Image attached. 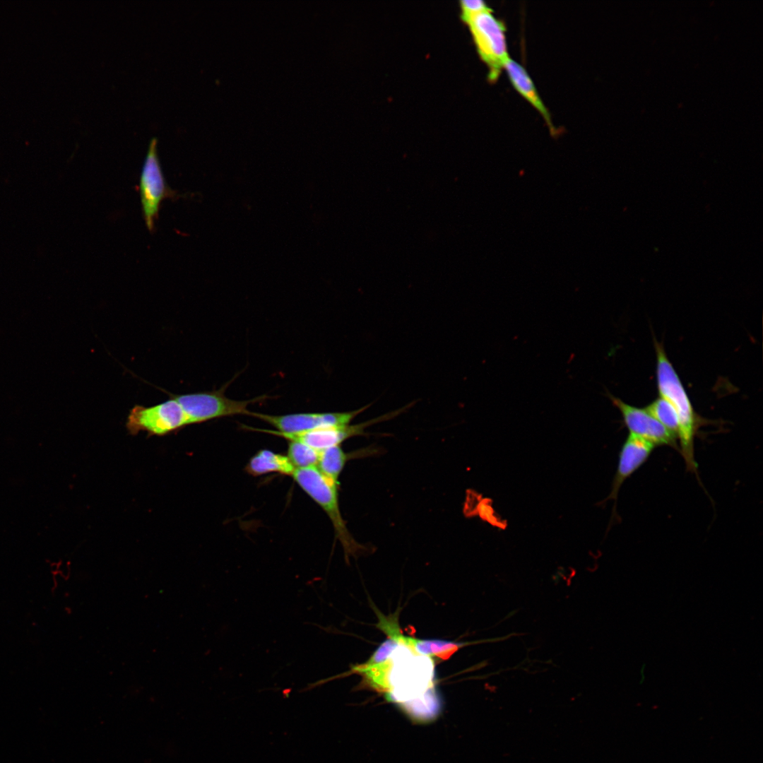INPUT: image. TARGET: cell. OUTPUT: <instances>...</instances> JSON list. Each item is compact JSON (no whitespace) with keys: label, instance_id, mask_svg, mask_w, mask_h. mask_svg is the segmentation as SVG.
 Instances as JSON below:
<instances>
[{"label":"cell","instance_id":"obj_1","mask_svg":"<svg viewBox=\"0 0 763 763\" xmlns=\"http://www.w3.org/2000/svg\"><path fill=\"white\" fill-rule=\"evenodd\" d=\"M384 670L382 691L389 702L396 703L417 719L429 720L437 715L441 701L431 657L399 642L384 661Z\"/></svg>","mask_w":763,"mask_h":763},{"label":"cell","instance_id":"obj_2","mask_svg":"<svg viewBox=\"0 0 763 763\" xmlns=\"http://www.w3.org/2000/svg\"><path fill=\"white\" fill-rule=\"evenodd\" d=\"M656 353V378L660 397L666 400L675 409L679 421L677 439L688 471L697 473L694 458V438L699 419L679 376L667 357L660 343L655 341Z\"/></svg>","mask_w":763,"mask_h":763},{"label":"cell","instance_id":"obj_3","mask_svg":"<svg viewBox=\"0 0 763 763\" xmlns=\"http://www.w3.org/2000/svg\"><path fill=\"white\" fill-rule=\"evenodd\" d=\"M292 477L326 512L346 558L362 549V545L354 539L342 517L338 502V485L326 478L317 467L295 469Z\"/></svg>","mask_w":763,"mask_h":763},{"label":"cell","instance_id":"obj_4","mask_svg":"<svg viewBox=\"0 0 763 763\" xmlns=\"http://www.w3.org/2000/svg\"><path fill=\"white\" fill-rule=\"evenodd\" d=\"M472 37L481 61L487 68V78L497 81L510 58L504 23L491 8L474 15L463 21Z\"/></svg>","mask_w":763,"mask_h":763},{"label":"cell","instance_id":"obj_5","mask_svg":"<svg viewBox=\"0 0 763 763\" xmlns=\"http://www.w3.org/2000/svg\"><path fill=\"white\" fill-rule=\"evenodd\" d=\"M225 387L211 391L179 395L170 393L168 394L181 406L189 425L201 423L226 416L248 415L250 411L247 408L249 405L267 398L266 396H263L244 401L231 399L225 395Z\"/></svg>","mask_w":763,"mask_h":763},{"label":"cell","instance_id":"obj_6","mask_svg":"<svg viewBox=\"0 0 763 763\" xmlns=\"http://www.w3.org/2000/svg\"><path fill=\"white\" fill-rule=\"evenodd\" d=\"M157 138H151L139 179V194L146 226L153 232L162 202L165 199L176 198L165 179L157 153Z\"/></svg>","mask_w":763,"mask_h":763},{"label":"cell","instance_id":"obj_7","mask_svg":"<svg viewBox=\"0 0 763 763\" xmlns=\"http://www.w3.org/2000/svg\"><path fill=\"white\" fill-rule=\"evenodd\" d=\"M152 406L135 405L129 411L126 427L136 435L146 432L148 435L164 436L189 425L188 418L174 398Z\"/></svg>","mask_w":763,"mask_h":763},{"label":"cell","instance_id":"obj_8","mask_svg":"<svg viewBox=\"0 0 763 763\" xmlns=\"http://www.w3.org/2000/svg\"><path fill=\"white\" fill-rule=\"evenodd\" d=\"M368 404L348 412L303 413L287 415H268L249 411L248 415L258 418L283 433H300L319 428L349 425L357 415L368 408Z\"/></svg>","mask_w":763,"mask_h":763},{"label":"cell","instance_id":"obj_9","mask_svg":"<svg viewBox=\"0 0 763 763\" xmlns=\"http://www.w3.org/2000/svg\"><path fill=\"white\" fill-rule=\"evenodd\" d=\"M408 406L389 413L378 418L361 422L357 425H347L343 426H334L319 428L300 433H283L275 430L257 429L248 426H242L245 429L258 432H262L287 440H297L301 442L317 451H321L329 447L341 445L346 439L358 435L365 434V430L379 422H383L391 418H394L407 409Z\"/></svg>","mask_w":763,"mask_h":763},{"label":"cell","instance_id":"obj_10","mask_svg":"<svg viewBox=\"0 0 763 763\" xmlns=\"http://www.w3.org/2000/svg\"><path fill=\"white\" fill-rule=\"evenodd\" d=\"M608 396L620 412L629 434L642 438L655 446H668L678 449L677 437L658 422L646 408L624 402L608 391Z\"/></svg>","mask_w":763,"mask_h":763},{"label":"cell","instance_id":"obj_11","mask_svg":"<svg viewBox=\"0 0 763 763\" xmlns=\"http://www.w3.org/2000/svg\"><path fill=\"white\" fill-rule=\"evenodd\" d=\"M655 446L651 442L629 434L619 454L610 494L603 502L613 499L615 504L622 484L648 460Z\"/></svg>","mask_w":763,"mask_h":763},{"label":"cell","instance_id":"obj_12","mask_svg":"<svg viewBox=\"0 0 763 763\" xmlns=\"http://www.w3.org/2000/svg\"><path fill=\"white\" fill-rule=\"evenodd\" d=\"M378 627L385 632L389 637H394L399 642L410 647L416 653L440 659L446 660L460 648L468 645V642H455L442 639H419L403 635L398 629L395 620L379 617Z\"/></svg>","mask_w":763,"mask_h":763},{"label":"cell","instance_id":"obj_13","mask_svg":"<svg viewBox=\"0 0 763 763\" xmlns=\"http://www.w3.org/2000/svg\"><path fill=\"white\" fill-rule=\"evenodd\" d=\"M504 71L514 88L540 114L551 134L555 135L557 130L552 122L550 114L526 69L509 58L504 66Z\"/></svg>","mask_w":763,"mask_h":763},{"label":"cell","instance_id":"obj_14","mask_svg":"<svg viewBox=\"0 0 763 763\" xmlns=\"http://www.w3.org/2000/svg\"><path fill=\"white\" fill-rule=\"evenodd\" d=\"M245 471L252 476H260L270 473L292 476L295 468L287 456L268 449H261L249 459Z\"/></svg>","mask_w":763,"mask_h":763},{"label":"cell","instance_id":"obj_15","mask_svg":"<svg viewBox=\"0 0 763 763\" xmlns=\"http://www.w3.org/2000/svg\"><path fill=\"white\" fill-rule=\"evenodd\" d=\"M351 455L345 453L341 445L326 448L319 451L317 468L329 480L339 485L338 478Z\"/></svg>","mask_w":763,"mask_h":763},{"label":"cell","instance_id":"obj_16","mask_svg":"<svg viewBox=\"0 0 763 763\" xmlns=\"http://www.w3.org/2000/svg\"><path fill=\"white\" fill-rule=\"evenodd\" d=\"M288 441L287 456L295 469L317 467L320 451L297 440Z\"/></svg>","mask_w":763,"mask_h":763},{"label":"cell","instance_id":"obj_17","mask_svg":"<svg viewBox=\"0 0 763 763\" xmlns=\"http://www.w3.org/2000/svg\"><path fill=\"white\" fill-rule=\"evenodd\" d=\"M646 408L658 422L677 437L679 429L678 415L673 406L666 400L659 397Z\"/></svg>","mask_w":763,"mask_h":763},{"label":"cell","instance_id":"obj_18","mask_svg":"<svg viewBox=\"0 0 763 763\" xmlns=\"http://www.w3.org/2000/svg\"><path fill=\"white\" fill-rule=\"evenodd\" d=\"M459 7L463 22L474 15L491 8L482 0H462L459 2Z\"/></svg>","mask_w":763,"mask_h":763}]
</instances>
